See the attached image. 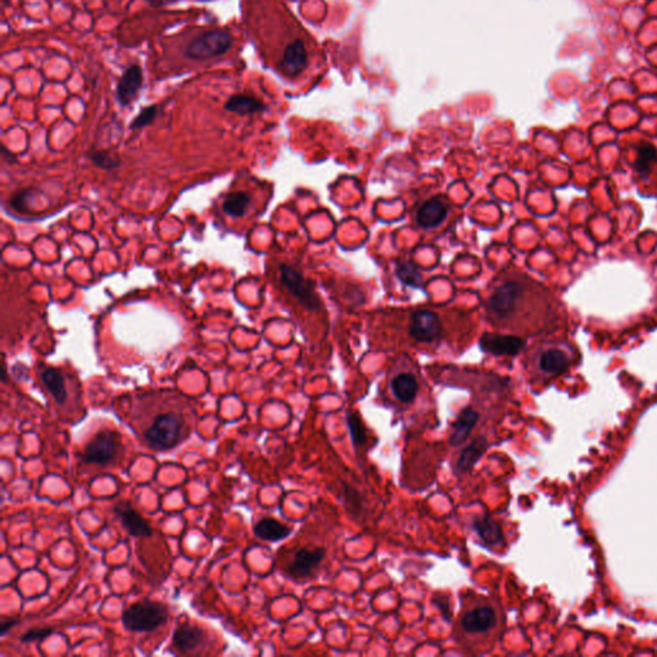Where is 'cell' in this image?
Masks as SVG:
<instances>
[{
  "instance_id": "22",
  "label": "cell",
  "mask_w": 657,
  "mask_h": 657,
  "mask_svg": "<svg viewBox=\"0 0 657 657\" xmlns=\"http://www.w3.org/2000/svg\"><path fill=\"white\" fill-rule=\"evenodd\" d=\"M41 381L45 384V387L48 388L50 394L56 399L57 404H64V401L67 398V389H66L62 374L56 369L47 367L45 370H43V372H41Z\"/></svg>"
},
{
  "instance_id": "16",
  "label": "cell",
  "mask_w": 657,
  "mask_h": 657,
  "mask_svg": "<svg viewBox=\"0 0 657 657\" xmlns=\"http://www.w3.org/2000/svg\"><path fill=\"white\" fill-rule=\"evenodd\" d=\"M115 514L119 516L124 528L134 537H149L152 529L144 522L143 517L135 511L133 507L125 502H119L115 506Z\"/></svg>"
},
{
  "instance_id": "11",
  "label": "cell",
  "mask_w": 657,
  "mask_h": 657,
  "mask_svg": "<svg viewBox=\"0 0 657 657\" xmlns=\"http://www.w3.org/2000/svg\"><path fill=\"white\" fill-rule=\"evenodd\" d=\"M525 347V339L512 334H485L480 339V348L496 356H515Z\"/></svg>"
},
{
  "instance_id": "21",
  "label": "cell",
  "mask_w": 657,
  "mask_h": 657,
  "mask_svg": "<svg viewBox=\"0 0 657 657\" xmlns=\"http://www.w3.org/2000/svg\"><path fill=\"white\" fill-rule=\"evenodd\" d=\"M254 533L258 538L263 540L277 542L286 538L290 534V528H288L284 524L279 523L275 519L266 517L254 526Z\"/></svg>"
},
{
  "instance_id": "9",
  "label": "cell",
  "mask_w": 657,
  "mask_h": 657,
  "mask_svg": "<svg viewBox=\"0 0 657 657\" xmlns=\"http://www.w3.org/2000/svg\"><path fill=\"white\" fill-rule=\"evenodd\" d=\"M280 279L281 283L286 286V289L293 294L294 297L303 304L306 309H321V302L318 300L315 290L312 289V286L304 277L300 275L295 270L281 265L280 266Z\"/></svg>"
},
{
  "instance_id": "8",
  "label": "cell",
  "mask_w": 657,
  "mask_h": 657,
  "mask_svg": "<svg viewBox=\"0 0 657 657\" xmlns=\"http://www.w3.org/2000/svg\"><path fill=\"white\" fill-rule=\"evenodd\" d=\"M168 617L166 606L153 601L135 603L122 615V623L131 632H152L163 624Z\"/></svg>"
},
{
  "instance_id": "26",
  "label": "cell",
  "mask_w": 657,
  "mask_h": 657,
  "mask_svg": "<svg viewBox=\"0 0 657 657\" xmlns=\"http://www.w3.org/2000/svg\"><path fill=\"white\" fill-rule=\"evenodd\" d=\"M159 107L158 105H149V107H145L143 108L140 113L135 117L134 121L131 122L130 125V128L131 130H140V128H144V127L149 126L154 119H157L158 116Z\"/></svg>"
},
{
  "instance_id": "25",
  "label": "cell",
  "mask_w": 657,
  "mask_h": 657,
  "mask_svg": "<svg viewBox=\"0 0 657 657\" xmlns=\"http://www.w3.org/2000/svg\"><path fill=\"white\" fill-rule=\"evenodd\" d=\"M89 158L96 167L108 171L115 170L121 165L119 159L107 151H93L89 154Z\"/></svg>"
},
{
  "instance_id": "15",
  "label": "cell",
  "mask_w": 657,
  "mask_h": 657,
  "mask_svg": "<svg viewBox=\"0 0 657 657\" xmlns=\"http://www.w3.org/2000/svg\"><path fill=\"white\" fill-rule=\"evenodd\" d=\"M206 637V632L199 626H182L175 630L172 642L177 651L191 654L205 647Z\"/></svg>"
},
{
  "instance_id": "31",
  "label": "cell",
  "mask_w": 657,
  "mask_h": 657,
  "mask_svg": "<svg viewBox=\"0 0 657 657\" xmlns=\"http://www.w3.org/2000/svg\"><path fill=\"white\" fill-rule=\"evenodd\" d=\"M20 623L18 619H4L0 624V634L1 635H6L8 633L9 630L13 628V626H17Z\"/></svg>"
},
{
  "instance_id": "19",
  "label": "cell",
  "mask_w": 657,
  "mask_h": 657,
  "mask_svg": "<svg viewBox=\"0 0 657 657\" xmlns=\"http://www.w3.org/2000/svg\"><path fill=\"white\" fill-rule=\"evenodd\" d=\"M487 447L488 441L485 436H479L474 439L459 453V459L456 461V473L459 475L468 473L478 462V459L483 456Z\"/></svg>"
},
{
  "instance_id": "32",
  "label": "cell",
  "mask_w": 657,
  "mask_h": 657,
  "mask_svg": "<svg viewBox=\"0 0 657 657\" xmlns=\"http://www.w3.org/2000/svg\"><path fill=\"white\" fill-rule=\"evenodd\" d=\"M153 6H165V4H171L177 0H148ZM198 1H212V0H198Z\"/></svg>"
},
{
  "instance_id": "4",
  "label": "cell",
  "mask_w": 657,
  "mask_h": 657,
  "mask_svg": "<svg viewBox=\"0 0 657 657\" xmlns=\"http://www.w3.org/2000/svg\"><path fill=\"white\" fill-rule=\"evenodd\" d=\"M502 611L488 598L475 597L462 607L457 621L459 635L471 642H483L499 630Z\"/></svg>"
},
{
  "instance_id": "20",
  "label": "cell",
  "mask_w": 657,
  "mask_h": 657,
  "mask_svg": "<svg viewBox=\"0 0 657 657\" xmlns=\"http://www.w3.org/2000/svg\"><path fill=\"white\" fill-rule=\"evenodd\" d=\"M225 110L231 113H235L240 117H244V116L261 113L266 110V107L261 101H258L254 96L237 94V96H230L228 102L225 103Z\"/></svg>"
},
{
  "instance_id": "28",
  "label": "cell",
  "mask_w": 657,
  "mask_h": 657,
  "mask_svg": "<svg viewBox=\"0 0 657 657\" xmlns=\"http://www.w3.org/2000/svg\"><path fill=\"white\" fill-rule=\"evenodd\" d=\"M31 194V189H24V191H18V193L13 194V195L10 197V199H9V205L12 206L13 209H16V211L26 212V211H27L26 199L29 198Z\"/></svg>"
},
{
  "instance_id": "6",
  "label": "cell",
  "mask_w": 657,
  "mask_h": 657,
  "mask_svg": "<svg viewBox=\"0 0 657 657\" xmlns=\"http://www.w3.org/2000/svg\"><path fill=\"white\" fill-rule=\"evenodd\" d=\"M388 388L390 394L399 404H410L416 399L421 388V376L418 366L408 357H399L392 366Z\"/></svg>"
},
{
  "instance_id": "30",
  "label": "cell",
  "mask_w": 657,
  "mask_h": 657,
  "mask_svg": "<svg viewBox=\"0 0 657 657\" xmlns=\"http://www.w3.org/2000/svg\"><path fill=\"white\" fill-rule=\"evenodd\" d=\"M346 503L348 505V510L350 512H355V514H361L362 511V501H361V497L358 494V492L355 489H348L346 491Z\"/></svg>"
},
{
  "instance_id": "23",
  "label": "cell",
  "mask_w": 657,
  "mask_h": 657,
  "mask_svg": "<svg viewBox=\"0 0 657 657\" xmlns=\"http://www.w3.org/2000/svg\"><path fill=\"white\" fill-rule=\"evenodd\" d=\"M251 206V195L244 191L230 193L222 203V209L230 217L239 219L246 214V209Z\"/></svg>"
},
{
  "instance_id": "12",
  "label": "cell",
  "mask_w": 657,
  "mask_h": 657,
  "mask_svg": "<svg viewBox=\"0 0 657 657\" xmlns=\"http://www.w3.org/2000/svg\"><path fill=\"white\" fill-rule=\"evenodd\" d=\"M116 447V434L112 431H101L87 444L84 452V461L87 464H105L113 459Z\"/></svg>"
},
{
  "instance_id": "29",
  "label": "cell",
  "mask_w": 657,
  "mask_h": 657,
  "mask_svg": "<svg viewBox=\"0 0 657 657\" xmlns=\"http://www.w3.org/2000/svg\"><path fill=\"white\" fill-rule=\"evenodd\" d=\"M52 633H53V630H52L50 628H35V629H30L29 632H26V633L21 637V641L24 642V643L34 641H43V640H45V638L49 637Z\"/></svg>"
},
{
  "instance_id": "10",
  "label": "cell",
  "mask_w": 657,
  "mask_h": 657,
  "mask_svg": "<svg viewBox=\"0 0 657 657\" xmlns=\"http://www.w3.org/2000/svg\"><path fill=\"white\" fill-rule=\"evenodd\" d=\"M450 214V206L442 197H433L425 200L418 208L415 214L416 225L421 229L431 230L439 228Z\"/></svg>"
},
{
  "instance_id": "14",
  "label": "cell",
  "mask_w": 657,
  "mask_h": 657,
  "mask_svg": "<svg viewBox=\"0 0 657 657\" xmlns=\"http://www.w3.org/2000/svg\"><path fill=\"white\" fill-rule=\"evenodd\" d=\"M142 87H143V70L138 64H131L124 71L117 84L116 96L119 103L122 105H128L139 94Z\"/></svg>"
},
{
  "instance_id": "7",
  "label": "cell",
  "mask_w": 657,
  "mask_h": 657,
  "mask_svg": "<svg viewBox=\"0 0 657 657\" xmlns=\"http://www.w3.org/2000/svg\"><path fill=\"white\" fill-rule=\"evenodd\" d=\"M234 40L229 31L212 30L200 34L184 49V56L191 61H206L223 56L232 48Z\"/></svg>"
},
{
  "instance_id": "5",
  "label": "cell",
  "mask_w": 657,
  "mask_h": 657,
  "mask_svg": "<svg viewBox=\"0 0 657 657\" xmlns=\"http://www.w3.org/2000/svg\"><path fill=\"white\" fill-rule=\"evenodd\" d=\"M185 436V419L175 411L156 413L145 427L143 438L145 443L157 451L175 447Z\"/></svg>"
},
{
  "instance_id": "17",
  "label": "cell",
  "mask_w": 657,
  "mask_h": 657,
  "mask_svg": "<svg viewBox=\"0 0 657 657\" xmlns=\"http://www.w3.org/2000/svg\"><path fill=\"white\" fill-rule=\"evenodd\" d=\"M474 529L487 546L499 547L505 543L501 524L494 520L491 515L478 516L474 520Z\"/></svg>"
},
{
  "instance_id": "13",
  "label": "cell",
  "mask_w": 657,
  "mask_h": 657,
  "mask_svg": "<svg viewBox=\"0 0 657 657\" xmlns=\"http://www.w3.org/2000/svg\"><path fill=\"white\" fill-rule=\"evenodd\" d=\"M324 557L325 549L321 547L302 548L294 554L293 561L288 566V573L294 578H307L317 569Z\"/></svg>"
},
{
  "instance_id": "27",
  "label": "cell",
  "mask_w": 657,
  "mask_h": 657,
  "mask_svg": "<svg viewBox=\"0 0 657 657\" xmlns=\"http://www.w3.org/2000/svg\"><path fill=\"white\" fill-rule=\"evenodd\" d=\"M347 421H348L349 430H350V434H352L353 443L356 444V447H360V445L364 444L366 434H364V424L361 422L360 418H358L357 415L352 413V415H348Z\"/></svg>"
},
{
  "instance_id": "24",
  "label": "cell",
  "mask_w": 657,
  "mask_h": 657,
  "mask_svg": "<svg viewBox=\"0 0 657 657\" xmlns=\"http://www.w3.org/2000/svg\"><path fill=\"white\" fill-rule=\"evenodd\" d=\"M657 149L649 143H643L637 148L635 171L642 176L649 174L654 163H656Z\"/></svg>"
},
{
  "instance_id": "1",
  "label": "cell",
  "mask_w": 657,
  "mask_h": 657,
  "mask_svg": "<svg viewBox=\"0 0 657 657\" xmlns=\"http://www.w3.org/2000/svg\"><path fill=\"white\" fill-rule=\"evenodd\" d=\"M484 307L493 327L519 337L552 333L561 321L552 294L523 272L499 275L488 286Z\"/></svg>"
},
{
  "instance_id": "3",
  "label": "cell",
  "mask_w": 657,
  "mask_h": 657,
  "mask_svg": "<svg viewBox=\"0 0 657 657\" xmlns=\"http://www.w3.org/2000/svg\"><path fill=\"white\" fill-rule=\"evenodd\" d=\"M579 353L570 341L545 339L533 344L524 357V366L536 384H547L571 369Z\"/></svg>"
},
{
  "instance_id": "18",
  "label": "cell",
  "mask_w": 657,
  "mask_h": 657,
  "mask_svg": "<svg viewBox=\"0 0 657 657\" xmlns=\"http://www.w3.org/2000/svg\"><path fill=\"white\" fill-rule=\"evenodd\" d=\"M478 421H479V413L474 408L467 407L464 411H461L452 428L451 436H450V444L452 447H459L461 444L465 443L470 433L473 431V429L475 428Z\"/></svg>"
},
{
  "instance_id": "2",
  "label": "cell",
  "mask_w": 657,
  "mask_h": 657,
  "mask_svg": "<svg viewBox=\"0 0 657 657\" xmlns=\"http://www.w3.org/2000/svg\"><path fill=\"white\" fill-rule=\"evenodd\" d=\"M464 315L438 312L436 309H416L394 311L388 313V326L396 339H406L420 346H438L450 339H457L459 326H466L461 321Z\"/></svg>"
}]
</instances>
